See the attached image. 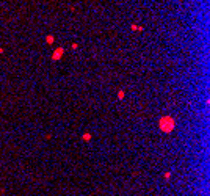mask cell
<instances>
[{
  "instance_id": "1",
  "label": "cell",
  "mask_w": 210,
  "mask_h": 196,
  "mask_svg": "<svg viewBox=\"0 0 210 196\" xmlns=\"http://www.w3.org/2000/svg\"><path fill=\"white\" fill-rule=\"evenodd\" d=\"M174 127H176V119L173 116H169V115L161 116L160 121H158V129L163 133H171L174 130Z\"/></svg>"
},
{
  "instance_id": "2",
  "label": "cell",
  "mask_w": 210,
  "mask_h": 196,
  "mask_svg": "<svg viewBox=\"0 0 210 196\" xmlns=\"http://www.w3.org/2000/svg\"><path fill=\"white\" fill-rule=\"evenodd\" d=\"M63 53H64L63 47H56V49L53 50V53H52V61H58L61 57H63Z\"/></svg>"
},
{
  "instance_id": "3",
  "label": "cell",
  "mask_w": 210,
  "mask_h": 196,
  "mask_svg": "<svg viewBox=\"0 0 210 196\" xmlns=\"http://www.w3.org/2000/svg\"><path fill=\"white\" fill-rule=\"evenodd\" d=\"M130 28H132L133 31H136V30H138V31H143V27L136 25V24H132V25H130Z\"/></svg>"
},
{
  "instance_id": "4",
  "label": "cell",
  "mask_w": 210,
  "mask_h": 196,
  "mask_svg": "<svg viewBox=\"0 0 210 196\" xmlns=\"http://www.w3.org/2000/svg\"><path fill=\"white\" fill-rule=\"evenodd\" d=\"M53 41H55V38H53L52 35H47V38H45V42H47V44H52Z\"/></svg>"
},
{
  "instance_id": "5",
  "label": "cell",
  "mask_w": 210,
  "mask_h": 196,
  "mask_svg": "<svg viewBox=\"0 0 210 196\" xmlns=\"http://www.w3.org/2000/svg\"><path fill=\"white\" fill-rule=\"evenodd\" d=\"M124 96H125V93H124L122 90H121L119 93H118V99H119V101H122V99H124Z\"/></svg>"
},
{
  "instance_id": "6",
  "label": "cell",
  "mask_w": 210,
  "mask_h": 196,
  "mask_svg": "<svg viewBox=\"0 0 210 196\" xmlns=\"http://www.w3.org/2000/svg\"><path fill=\"white\" fill-rule=\"evenodd\" d=\"M83 140H85V141H90L91 135H90V133H83Z\"/></svg>"
}]
</instances>
